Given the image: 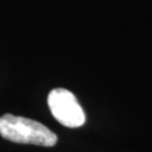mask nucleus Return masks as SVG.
<instances>
[{"instance_id": "obj_1", "label": "nucleus", "mask_w": 152, "mask_h": 152, "mask_svg": "<svg viewBox=\"0 0 152 152\" xmlns=\"http://www.w3.org/2000/svg\"><path fill=\"white\" fill-rule=\"evenodd\" d=\"M0 135L6 140L23 144L53 147L58 136L45 125L31 118L11 114L0 117Z\"/></svg>"}, {"instance_id": "obj_2", "label": "nucleus", "mask_w": 152, "mask_h": 152, "mask_svg": "<svg viewBox=\"0 0 152 152\" xmlns=\"http://www.w3.org/2000/svg\"><path fill=\"white\" fill-rule=\"evenodd\" d=\"M48 105L52 115L59 123L71 129L82 126L86 115L76 96L63 88H55L49 94Z\"/></svg>"}]
</instances>
